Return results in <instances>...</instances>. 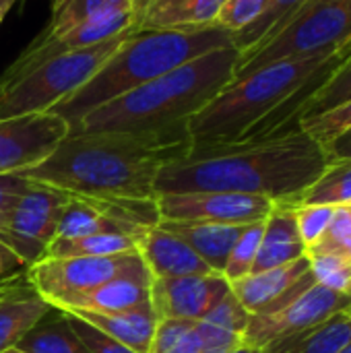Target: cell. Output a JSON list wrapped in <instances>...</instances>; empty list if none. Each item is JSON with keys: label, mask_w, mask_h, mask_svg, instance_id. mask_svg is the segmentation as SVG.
Masks as SVG:
<instances>
[{"label": "cell", "mask_w": 351, "mask_h": 353, "mask_svg": "<svg viewBox=\"0 0 351 353\" xmlns=\"http://www.w3.org/2000/svg\"><path fill=\"white\" fill-rule=\"evenodd\" d=\"M331 163L300 126L230 143H192L161 168L155 192H238L292 205Z\"/></svg>", "instance_id": "cell-1"}, {"label": "cell", "mask_w": 351, "mask_h": 353, "mask_svg": "<svg viewBox=\"0 0 351 353\" xmlns=\"http://www.w3.org/2000/svg\"><path fill=\"white\" fill-rule=\"evenodd\" d=\"M188 128L161 132H68L39 165L19 174L93 201H155L163 165L182 157Z\"/></svg>", "instance_id": "cell-2"}, {"label": "cell", "mask_w": 351, "mask_h": 353, "mask_svg": "<svg viewBox=\"0 0 351 353\" xmlns=\"http://www.w3.org/2000/svg\"><path fill=\"white\" fill-rule=\"evenodd\" d=\"M240 50L207 52L89 112L70 132H161L188 122L234 79Z\"/></svg>", "instance_id": "cell-3"}, {"label": "cell", "mask_w": 351, "mask_h": 353, "mask_svg": "<svg viewBox=\"0 0 351 353\" xmlns=\"http://www.w3.org/2000/svg\"><path fill=\"white\" fill-rule=\"evenodd\" d=\"M351 54V43L333 54L288 58L234 79L188 122L192 143H230L254 137L292 97L325 83Z\"/></svg>", "instance_id": "cell-4"}, {"label": "cell", "mask_w": 351, "mask_h": 353, "mask_svg": "<svg viewBox=\"0 0 351 353\" xmlns=\"http://www.w3.org/2000/svg\"><path fill=\"white\" fill-rule=\"evenodd\" d=\"M232 43L234 35L217 23L184 29H134L103 66L52 112L64 118L72 130L95 108Z\"/></svg>", "instance_id": "cell-5"}, {"label": "cell", "mask_w": 351, "mask_h": 353, "mask_svg": "<svg viewBox=\"0 0 351 353\" xmlns=\"http://www.w3.org/2000/svg\"><path fill=\"white\" fill-rule=\"evenodd\" d=\"M132 31L91 48L58 54L27 70L19 79L0 83V120L52 112L58 103L77 93Z\"/></svg>", "instance_id": "cell-6"}, {"label": "cell", "mask_w": 351, "mask_h": 353, "mask_svg": "<svg viewBox=\"0 0 351 353\" xmlns=\"http://www.w3.org/2000/svg\"><path fill=\"white\" fill-rule=\"evenodd\" d=\"M351 41V0H308L271 39L244 52L236 79L277 60L333 54Z\"/></svg>", "instance_id": "cell-7"}, {"label": "cell", "mask_w": 351, "mask_h": 353, "mask_svg": "<svg viewBox=\"0 0 351 353\" xmlns=\"http://www.w3.org/2000/svg\"><path fill=\"white\" fill-rule=\"evenodd\" d=\"M27 279L31 290L50 306L116 279L153 281L139 252L112 256L39 259L27 267Z\"/></svg>", "instance_id": "cell-8"}, {"label": "cell", "mask_w": 351, "mask_h": 353, "mask_svg": "<svg viewBox=\"0 0 351 353\" xmlns=\"http://www.w3.org/2000/svg\"><path fill=\"white\" fill-rule=\"evenodd\" d=\"M70 194L39 182H27L25 190L10 209L6 223V246L31 267L39 261L56 238L60 215Z\"/></svg>", "instance_id": "cell-9"}, {"label": "cell", "mask_w": 351, "mask_h": 353, "mask_svg": "<svg viewBox=\"0 0 351 353\" xmlns=\"http://www.w3.org/2000/svg\"><path fill=\"white\" fill-rule=\"evenodd\" d=\"M351 298L343 292H333L314 283L290 304L267 314H250L244 331V343L265 350L271 343L288 341L325 323L337 312H343Z\"/></svg>", "instance_id": "cell-10"}, {"label": "cell", "mask_w": 351, "mask_h": 353, "mask_svg": "<svg viewBox=\"0 0 351 353\" xmlns=\"http://www.w3.org/2000/svg\"><path fill=\"white\" fill-rule=\"evenodd\" d=\"M159 221H205L221 225H250L265 221L275 201L238 192H163L155 199Z\"/></svg>", "instance_id": "cell-11"}, {"label": "cell", "mask_w": 351, "mask_h": 353, "mask_svg": "<svg viewBox=\"0 0 351 353\" xmlns=\"http://www.w3.org/2000/svg\"><path fill=\"white\" fill-rule=\"evenodd\" d=\"M139 19V8H122V10H106L99 14H93L60 33L54 35H39L0 77V83H10L25 74L27 70L35 68L37 64L66 52L91 48L97 43H103L116 35H122L126 31H132Z\"/></svg>", "instance_id": "cell-12"}, {"label": "cell", "mask_w": 351, "mask_h": 353, "mask_svg": "<svg viewBox=\"0 0 351 353\" xmlns=\"http://www.w3.org/2000/svg\"><path fill=\"white\" fill-rule=\"evenodd\" d=\"M70 126L54 112L0 120V176L39 165L68 137Z\"/></svg>", "instance_id": "cell-13"}, {"label": "cell", "mask_w": 351, "mask_h": 353, "mask_svg": "<svg viewBox=\"0 0 351 353\" xmlns=\"http://www.w3.org/2000/svg\"><path fill=\"white\" fill-rule=\"evenodd\" d=\"M230 292V281L221 273L153 279L151 308L159 321H203Z\"/></svg>", "instance_id": "cell-14"}, {"label": "cell", "mask_w": 351, "mask_h": 353, "mask_svg": "<svg viewBox=\"0 0 351 353\" xmlns=\"http://www.w3.org/2000/svg\"><path fill=\"white\" fill-rule=\"evenodd\" d=\"M314 283L317 279L310 271V261L308 256H302L275 269L250 273L230 283V288L248 314H267L283 308Z\"/></svg>", "instance_id": "cell-15"}, {"label": "cell", "mask_w": 351, "mask_h": 353, "mask_svg": "<svg viewBox=\"0 0 351 353\" xmlns=\"http://www.w3.org/2000/svg\"><path fill=\"white\" fill-rule=\"evenodd\" d=\"M134 244L153 279L215 273L209 269L205 261H201L199 254H194V250L188 244H184L178 236L170 234L157 223L137 234Z\"/></svg>", "instance_id": "cell-16"}, {"label": "cell", "mask_w": 351, "mask_h": 353, "mask_svg": "<svg viewBox=\"0 0 351 353\" xmlns=\"http://www.w3.org/2000/svg\"><path fill=\"white\" fill-rule=\"evenodd\" d=\"M306 256V246L300 238L296 211L290 205L275 203L273 211L265 219L261 248L252 273L275 269Z\"/></svg>", "instance_id": "cell-17"}, {"label": "cell", "mask_w": 351, "mask_h": 353, "mask_svg": "<svg viewBox=\"0 0 351 353\" xmlns=\"http://www.w3.org/2000/svg\"><path fill=\"white\" fill-rule=\"evenodd\" d=\"M159 228L178 236L184 244H188L194 254L201 256L209 265L211 271L221 273L228 256L242 232L244 225H221V223H205V221H157Z\"/></svg>", "instance_id": "cell-18"}, {"label": "cell", "mask_w": 351, "mask_h": 353, "mask_svg": "<svg viewBox=\"0 0 351 353\" xmlns=\"http://www.w3.org/2000/svg\"><path fill=\"white\" fill-rule=\"evenodd\" d=\"M228 0H143L134 29H184L217 23Z\"/></svg>", "instance_id": "cell-19"}, {"label": "cell", "mask_w": 351, "mask_h": 353, "mask_svg": "<svg viewBox=\"0 0 351 353\" xmlns=\"http://www.w3.org/2000/svg\"><path fill=\"white\" fill-rule=\"evenodd\" d=\"M151 302V283L137 279H116L95 290L56 302L52 308L62 312H120L141 308Z\"/></svg>", "instance_id": "cell-20"}, {"label": "cell", "mask_w": 351, "mask_h": 353, "mask_svg": "<svg viewBox=\"0 0 351 353\" xmlns=\"http://www.w3.org/2000/svg\"><path fill=\"white\" fill-rule=\"evenodd\" d=\"M91 327L99 329L101 333L110 335L112 339L124 343L126 347L137 353H149L153 333L157 327V316L151 308V302L141 308L120 310V312H68Z\"/></svg>", "instance_id": "cell-21"}, {"label": "cell", "mask_w": 351, "mask_h": 353, "mask_svg": "<svg viewBox=\"0 0 351 353\" xmlns=\"http://www.w3.org/2000/svg\"><path fill=\"white\" fill-rule=\"evenodd\" d=\"M54 308L33 290L21 292L0 302V352L17 347V343Z\"/></svg>", "instance_id": "cell-22"}, {"label": "cell", "mask_w": 351, "mask_h": 353, "mask_svg": "<svg viewBox=\"0 0 351 353\" xmlns=\"http://www.w3.org/2000/svg\"><path fill=\"white\" fill-rule=\"evenodd\" d=\"M350 341L351 319L345 312H337L302 335L267 345L263 353H339Z\"/></svg>", "instance_id": "cell-23"}, {"label": "cell", "mask_w": 351, "mask_h": 353, "mask_svg": "<svg viewBox=\"0 0 351 353\" xmlns=\"http://www.w3.org/2000/svg\"><path fill=\"white\" fill-rule=\"evenodd\" d=\"M17 350L25 353H91L72 331L66 314L56 308L17 343Z\"/></svg>", "instance_id": "cell-24"}, {"label": "cell", "mask_w": 351, "mask_h": 353, "mask_svg": "<svg viewBox=\"0 0 351 353\" xmlns=\"http://www.w3.org/2000/svg\"><path fill=\"white\" fill-rule=\"evenodd\" d=\"M137 252V244L124 234H93L81 238H54L41 259H72V256H112Z\"/></svg>", "instance_id": "cell-25"}, {"label": "cell", "mask_w": 351, "mask_h": 353, "mask_svg": "<svg viewBox=\"0 0 351 353\" xmlns=\"http://www.w3.org/2000/svg\"><path fill=\"white\" fill-rule=\"evenodd\" d=\"M300 205H351V159L331 161L319 180L310 184L290 207Z\"/></svg>", "instance_id": "cell-26"}, {"label": "cell", "mask_w": 351, "mask_h": 353, "mask_svg": "<svg viewBox=\"0 0 351 353\" xmlns=\"http://www.w3.org/2000/svg\"><path fill=\"white\" fill-rule=\"evenodd\" d=\"M308 0H269L265 12L246 29L240 33H234V46L240 50V54L250 52L271 39L285 23L306 4Z\"/></svg>", "instance_id": "cell-27"}, {"label": "cell", "mask_w": 351, "mask_h": 353, "mask_svg": "<svg viewBox=\"0 0 351 353\" xmlns=\"http://www.w3.org/2000/svg\"><path fill=\"white\" fill-rule=\"evenodd\" d=\"M149 353H211L199 321H157Z\"/></svg>", "instance_id": "cell-28"}, {"label": "cell", "mask_w": 351, "mask_h": 353, "mask_svg": "<svg viewBox=\"0 0 351 353\" xmlns=\"http://www.w3.org/2000/svg\"><path fill=\"white\" fill-rule=\"evenodd\" d=\"M143 0H52L50 23L43 29V35L60 33L93 14L106 10H122V8H141Z\"/></svg>", "instance_id": "cell-29"}, {"label": "cell", "mask_w": 351, "mask_h": 353, "mask_svg": "<svg viewBox=\"0 0 351 353\" xmlns=\"http://www.w3.org/2000/svg\"><path fill=\"white\" fill-rule=\"evenodd\" d=\"M351 99V54L331 72V77L319 87L317 93L306 101L300 118L317 116L323 112H329ZM300 122V120H298Z\"/></svg>", "instance_id": "cell-30"}, {"label": "cell", "mask_w": 351, "mask_h": 353, "mask_svg": "<svg viewBox=\"0 0 351 353\" xmlns=\"http://www.w3.org/2000/svg\"><path fill=\"white\" fill-rule=\"evenodd\" d=\"M263 225L265 221H259V223H250V225H244L230 256H228V263L221 271V275L234 283L246 275L252 273L254 269V263H257V254H259V248H261V238H263Z\"/></svg>", "instance_id": "cell-31"}, {"label": "cell", "mask_w": 351, "mask_h": 353, "mask_svg": "<svg viewBox=\"0 0 351 353\" xmlns=\"http://www.w3.org/2000/svg\"><path fill=\"white\" fill-rule=\"evenodd\" d=\"M298 126L312 137L323 149H327L333 141L343 137L351 130V99L317 116H306L300 118Z\"/></svg>", "instance_id": "cell-32"}, {"label": "cell", "mask_w": 351, "mask_h": 353, "mask_svg": "<svg viewBox=\"0 0 351 353\" xmlns=\"http://www.w3.org/2000/svg\"><path fill=\"white\" fill-rule=\"evenodd\" d=\"M351 244V205H339L323 234V238L306 250V256L314 254H343Z\"/></svg>", "instance_id": "cell-33"}, {"label": "cell", "mask_w": 351, "mask_h": 353, "mask_svg": "<svg viewBox=\"0 0 351 353\" xmlns=\"http://www.w3.org/2000/svg\"><path fill=\"white\" fill-rule=\"evenodd\" d=\"M308 261L319 285L345 294L351 279V261L341 254H314L308 256Z\"/></svg>", "instance_id": "cell-34"}, {"label": "cell", "mask_w": 351, "mask_h": 353, "mask_svg": "<svg viewBox=\"0 0 351 353\" xmlns=\"http://www.w3.org/2000/svg\"><path fill=\"white\" fill-rule=\"evenodd\" d=\"M294 211H296V223H298L300 238L308 250L323 238V234L333 217L335 207H331V205H300V207H294Z\"/></svg>", "instance_id": "cell-35"}, {"label": "cell", "mask_w": 351, "mask_h": 353, "mask_svg": "<svg viewBox=\"0 0 351 353\" xmlns=\"http://www.w3.org/2000/svg\"><path fill=\"white\" fill-rule=\"evenodd\" d=\"M269 0H228L217 14V25L228 29L232 35L252 25L267 8Z\"/></svg>", "instance_id": "cell-36"}, {"label": "cell", "mask_w": 351, "mask_h": 353, "mask_svg": "<svg viewBox=\"0 0 351 353\" xmlns=\"http://www.w3.org/2000/svg\"><path fill=\"white\" fill-rule=\"evenodd\" d=\"M64 314H66V319H68L72 331L77 333V337L89 347V352L91 353H137L134 350L126 347L124 343L112 339L110 335L101 333L99 329L91 327V325L85 323L83 319H79V316H74V314H68V312H64Z\"/></svg>", "instance_id": "cell-37"}, {"label": "cell", "mask_w": 351, "mask_h": 353, "mask_svg": "<svg viewBox=\"0 0 351 353\" xmlns=\"http://www.w3.org/2000/svg\"><path fill=\"white\" fill-rule=\"evenodd\" d=\"M27 182L29 180L19 174L0 176V240L4 244H6V223H8L10 209L21 196V192L25 190Z\"/></svg>", "instance_id": "cell-38"}, {"label": "cell", "mask_w": 351, "mask_h": 353, "mask_svg": "<svg viewBox=\"0 0 351 353\" xmlns=\"http://www.w3.org/2000/svg\"><path fill=\"white\" fill-rule=\"evenodd\" d=\"M25 265L21 263V259L0 240V279L17 273V271H23Z\"/></svg>", "instance_id": "cell-39"}, {"label": "cell", "mask_w": 351, "mask_h": 353, "mask_svg": "<svg viewBox=\"0 0 351 353\" xmlns=\"http://www.w3.org/2000/svg\"><path fill=\"white\" fill-rule=\"evenodd\" d=\"M327 155L331 161H341V159H351V130L333 141L327 149Z\"/></svg>", "instance_id": "cell-40"}, {"label": "cell", "mask_w": 351, "mask_h": 353, "mask_svg": "<svg viewBox=\"0 0 351 353\" xmlns=\"http://www.w3.org/2000/svg\"><path fill=\"white\" fill-rule=\"evenodd\" d=\"M228 353H263V350H259V347H252V345H246V343H242V345L234 347L232 352H228Z\"/></svg>", "instance_id": "cell-41"}, {"label": "cell", "mask_w": 351, "mask_h": 353, "mask_svg": "<svg viewBox=\"0 0 351 353\" xmlns=\"http://www.w3.org/2000/svg\"><path fill=\"white\" fill-rule=\"evenodd\" d=\"M17 0H0V8H4V10H8L12 4H14Z\"/></svg>", "instance_id": "cell-42"}, {"label": "cell", "mask_w": 351, "mask_h": 353, "mask_svg": "<svg viewBox=\"0 0 351 353\" xmlns=\"http://www.w3.org/2000/svg\"><path fill=\"white\" fill-rule=\"evenodd\" d=\"M0 353H25V352H21V350H17V347H10V350H6V352H0Z\"/></svg>", "instance_id": "cell-43"}, {"label": "cell", "mask_w": 351, "mask_h": 353, "mask_svg": "<svg viewBox=\"0 0 351 353\" xmlns=\"http://www.w3.org/2000/svg\"><path fill=\"white\" fill-rule=\"evenodd\" d=\"M339 353H351V341L350 343H348V345H345V347H343V350H341V352Z\"/></svg>", "instance_id": "cell-44"}, {"label": "cell", "mask_w": 351, "mask_h": 353, "mask_svg": "<svg viewBox=\"0 0 351 353\" xmlns=\"http://www.w3.org/2000/svg\"><path fill=\"white\" fill-rule=\"evenodd\" d=\"M6 12H8V10H4V8H0V23L4 21V17H6Z\"/></svg>", "instance_id": "cell-45"}, {"label": "cell", "mask_w": 351, "mask_h": 353, "mask_svg": "<svg viewBox=\"0 0 351 353\" xmlns=\"http://www.w3.org/2000/svg\"><path fill=\"white\" fill-rule=\"evenodd\" d=\"M19 294H21V292H19ZM10 296H17V294H4V296H0V302L6 300V298H10Z\"/></svg>", "instance_id": "cell-46"}, {"label": "cell", "mask_w": 351, "mask_h": 353, "mask_svg": "<svg viewBox=\"0 0 351 353\" xmlns=\"http://www.w3.org/2000/svg\"><path fill=\"white\" fill-rule=\"evenodd\" d=\"M345 294H348V296L351 298V279H350V285H348V290H345Z\"/></svg>", "instance_id": "cell-47"}, {"label": "cell", "mask_w": 351, "mask_h": 353, "mask_svg": "<svg viewBox=\"0 0 351 353\" xmlns=\"http://www.w3.org/2000/svg\"><path fill=\"white\" fill-rule=\"evenodd\" d=\"M343 312H345V314H351V304L345 308V310H343Z\"/></svg>", "instance_id": "cell-48"}, {"label": "cell", "mask_w": 351, "mask_h": 353, "mask_svg": "<svg viewBox=\"0 0 351 353\" xmlns=\"http://www.w3.org/2000/svg\"><path fill=\"white\" fill-rule=\"evenodd\" d=\"M348 316H350V319H351V314H348Z\"/></svg>", "instance_id": "cell-49"}, {"label": "cell", "mask_w": 351, "mask_h": 353, "mask_svg": "<svg viewBox=\"0 0 351 353\" xmlns=\"http://www.w3.org/2000/svg\"><path fill=\"white\" fill-rule=\"evenodd\" d=\"M350 43H351V41H350Z\"/></svg>", "instance_id": "cell-50"}]
</instances>
